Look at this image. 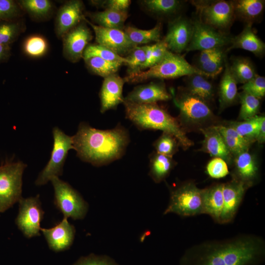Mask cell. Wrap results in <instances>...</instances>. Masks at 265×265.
Wrapping results in <instances>:
<instances>
[{
    "mask_svg": "<svg viewBox=\"0 0 265 265\" xmlns=\"http://www.w3.org/2000/svg\"><path fill=\"white\" fill-rule=\"evenodd\" d=\"M265 260L263 238L243 234L195 244L185 251L179 265H261Z\"/></svg>",
    "mask_w": 265,
    "mask_h": 265,
    "instance_id": "obj_1",
    "label": "cell"
},
{
    "mask_svg": "<svg viewBox=\"0 0 265 265\" xmlns=\"http://www.w3.org/2000/svg\"><path fill=\"white\" fill-rule=\"evenodd\" d=\"M74 150L82 161L99 167L122 158L130 142L129 132L122 125L100 130L81 122L72 136Z\"/></svg>",
    "mask_w": 265,
    "mask_h": 265,
    "instance_id": "obj_2",
    "label": "cell"
},
{
    "mask_svg": "<svg viewBox=\"0 0 265 265\" xmlns=\"http://www.w3.org/2000/svg\"><path fill=\"white\" fill-rule=\"evenodd\" d=\"M126 118L140 130H161L173 135L184 150L193 145L178 119L157 103H123Z\"/></svg>",
    "mask_w": 265,
    "mask_h": 265,
    "instance_id": "obj_3",
    "label": "cell"
},
{
    "mask_svg": "<svg viewBox=\"0 0 265 265\" xmlns=\"http://www.w3.org/2000/svg\"><path fill=\"white\" fill-rule=\"evenodd\" d=\"M193 74H200L208 78L206 74L189 63L181 54L168 51L157 64L147 70L128 74L123 79L125 82L138 83L151 79H172Z\"/></svg>",
    "mask_w": 265,
    "mask_h": 265,
    "instance_id": "obj_4",
    "label": "cell"
},
{
    "mask_svg": "<svg viewBox=\"0 0 265 265\" xmlns=\"http://www.w3.org/2000/svg\"><path fill=\"white\" fill-rule=\"evenodd\" d=\"M173 102L180 112L179 121L183 125L201 127L215 117L208 103L190 94L185 88L171 91Z\"/></svg>",
    "mask_w": 265,
    "mask_h": 265,
    "instance_id": "obj_5",
    "label": "cell"
},
{
    "mask_svg": "<svg viewBox=\"0 0 265 265\" xmlns=\"http://www.w3.org/2000/svg\"><path fill=\"white\" fill-rule=\"evenodd\" d=\"M170 213L183 217L203 214L202 189L192 181L185 182L171 189L169 203L163 214Z\"/></svg>",
    "mask_w": 265,
    "mask_h": 265,
    "instance_id": "obj_6",
    "label": "cell"
},
{
    "mask_svg": "<svg viewBox=\"0 0 265 265\" xmlns=\"http://www.w3.org/2000/svg\"><path fill=\"white\" fill-rule=\"evenodd\" d=\"M27 165L23 161L0 165V212H3L22 198V177Z\"/></svg>",
    "mask_w": 265,
    "mask_h": 265,
    "instance_id": "obj_7",
    "label": "cell"
},
{
    "mask_svg": "<svg viewBox=\"0 0 265 265\" xmlns=\"http://www.w3.org/2000/svg\"><path fill=\"white\" fill-rule=\"evenodd\" d=\"M51 181L54 191V205L64 217L83 219L88 212V204L80 193L58 177L53 178Z\"/></svg>",
    "mask_w": 265,
    "mask_h": 265,
    "instance_id": "obj_8",
    "label": "cell"
},
{
    "mask_svg": "<svg viewBox=\"0 0 265 265\" xmlns=\"http://www.w3.org/2000/svg\"><path fill=\"white\" fill-rule=\"evenodd\" d=\"M53 143L50 159L39 174L35 184L43 186L54 177L61 176L69 151L74 149L72 136L65 134L59 128L53 129Z\"/></svg>",
    "mask_w": 265,
    "mask_h": 265,
    "instance_id": "obj_9",
    "label": "cell"
},
{
    "mask_svg": "<svg viewBox=\"0 0 265 265\" xmlns=\"http://www.w3.org/2000/svg\"><path fill=\"white\" fill-rule=\"evenodd\" d=\"M194 3L199 20L221 32L231 26L235 17L232 1L220 0Z\"/></svg>",
    "mask_w": 265,
    "mask_h": 265,
    "instance_id": "obj_10",
    "label": "cell"
},
{
    "mask_svg": "<svg viewBox=\"0 0 265 265\" xmlns=\"http://www.w3.org/2000/svg\"><path fill=\"white\" fill-rule=\"evenodd\" d=\"M19 203V213L15 220L18 228L27 238L39 236L44 212L39 195L22 198Z\"/></svg>",
    "mask_w": 265,
    "mask_h": 265,
    "instance_id": "obj_11",
    "label": "cell"
},
{
    "mask_svg": "<svg viewBox=\"0 0 265 265\" xmlns=\"http://www.w3.org/2000/svg\"><path fill=\"white\" fill-rule=\"evenodd\" d=\"M231 38L223 32L195 20L192 23V33L190 41L186 51H203L221 48L230 44Z\"/></svg>",
    "mask_w": 265,
    "mask_h": 265,
    "instance_id": "obj_12",
    "label": "cell"
},
{
    "mask_svg": "<svg viewBox=\"0 0 265 265\" xmlns=\"http://www.w3.org/2000/svg\"><path fill=\"white\" fill-rule=\"evenodd\" d=\"M61 39L64 57L71 62L76 63L82 58L83 52L93 39V35L83 19L65 34Z\"/></svg>",
    "mask_w": 265,
    "mask_h": 265,
    "instance_id": "obj_13",
    "label": "cell"
},
{
    "mask_svg": "<svg viewBox=\"0 0 265 265\" xmlns=\"http://www.w3.org/2000/svg\"><path fill=\"white\" fill-rule=\"evenodd\" d=\"M84 20L93 29L96 44L122 56L126 57L137 46L129 39L123 30L103 27L96 25L85 17Z\"/></svg>",
    "mask_w": 265,
    "mask_h": 265,
    "instance_id": "obj_14",
    "label": "cell"
},
{
    "mask_svg": "<svg viewBox=\"0 0 265 265\" xmlns=\"http://www.w3.org/2000/svg\"><path fill=\"white\" fill-rule=\"evenodd\" d=\"M248 188L243 182L233 178L223 184V207L218 223L227 224L234 219Z\"/></svg>",
    "mask_w": 265,
    "mask_h": 265,
    "instance_id": "obj_15",
    "label": "cell"
},
{
    "mask_svg": "<svg viewBox=\"0 0 265 265\" xmlns=\"http://www.w3.org/2000/svg\"><path fill=\"white\" fill-rule=\"evenodd\" d=\"M84 6L80 0H68L61 5L55 18L54 31L58 38L83 21Z\"/></svg>",
    "mask_w": 265,
    "mask_h": 265,
    "instance_id": "obj_16",
    "label": "cell"
},
{
    "mask_svg": "<svg viewBox=\"0 0 265 265\" xmlns=\"http://www.w3.org/2000/svg\"><path fill=\"white\" fill-rule=\"evenodd\" d=\"M192 33V23L185 18L179 17L170 23L163 40L169 51L180 54L187 48Z\"/></svg>",
    "mask_w": 265,
    "mask_h": 265,
    "instance_id": "obj_17",
    "label": "cell"
},
{
    "mask_svg": "<svg viewBox=\"0 0 265 265\" xmlns=\"http://www.w3.org/2000/svg\"><path fill=\"white\" fill-rule=\"evenodd\" d=\"M172 98V95L168 92L164 83L152 81L134 87L124 97V101L138 104H153L167 101Z\"/></svg>",
    "mask_w": 265,
    "mask_h": 265,
    "instance_id": "obj_18",
    "label": "cell"
},
{
    "mask_svg": "<svg viewBox=\"0 0 265 265\" xmlns=\"http://www.w3.org/2000/svg\"><path fill=\"white\" fill-rule=\"evenodd\" d=\"M49 248L54 252H61L68 249L72 245L76 233L74 226L70 223L67 218L53 228H41Z\"/></svg>",
    "mask_w": 265,
    "mask_h": 265,
    "instance_id": "obj_19",
    "label": "cell"
},
{
    "mask_svg": "<svg viewBox=\"0 0 265 265\" xmlns=\"http://www.w3.org/2000/svg\"><path fill=\"white\" fill-rule=\"evenodd\" d=\"M123 78L117 74L105 78L99 93L100 99V112L102 113L117 108L123 104Z\"/></svg>",
    "mask_w": 265,
    "mask_h": 265,
    "instance_id": "obj_20",
    "label": "cell"
},
{
    "mask_svg": "<svg viewBox=\"0 0 265 265\" xmlns=\"http://www.w3.org/2000/svg\"><path fill=\"white\" fill-rule=\"evenodd\" d=\"M235 169L232 178L240 181L249 187L255 183L258 176V167L253 156L248 151L235 156Z\"/></svg>",
    "mask_w": 265,
    "mask_h": 265,
    "instance_id": "obj_21",
    "label": "cell"
},
{
    "mask_svg": "<svg viewBox=\"0 0 265 265\" xmlns=\"http://www.w3.org/2000/svg\"><path fill=\"white\" fill-rule=\"evenodd\" d=\"M199 130L204 136L202 150L212 156L220 158L226 162H230L232 155L214 126H209Z\"/></svg>",
    "mask_w": 265,
    "mask_h": 265,
    "instance_id": "obj_22",
    "label": "cell"
},
{
    "mask_svg": "<svg viewBox=\"0 0 265 265\" xmlns=\"http://www.w3.org/2000/svg\"><path fill=\"white\" fill-rule=\"evenodd\" d=\"M223 184H215L202 189L203 214H207L218 223L223 207Z\"/></svg>",
    "mask_w": 265,
    "mask_h": 265,
    "instance_id": "obj_23",
    "label": "cell"
},
{
    "mask_svg": "<svg viewBox=\"0 0 265 265\" xmlns=\"http://www.w3.org/2000/svg\"><path fill=\"white\" fill-rule=\"evenodd\" d=\"M230 44L227 51L241 49L249 51L257 56H261L265 52V43L254 32L252 24L250 23L246 24L240 33L231 38Z\"/></svg>",
    "mask_w": 265,
    "mask_h": 265,
    "instance_id": "obj_24",
    "label": "cell"
},
{
    "mask_svg": "<svg viewBox=\"0 0 265 265\" xmlns=\"http://www.w3.org/2000/svg\"><path fill=\"white\" fill-rule=\"evenodd\" d=\"M225 61V70L219 86V106L221 109L232 106L238 98V83L231 73L228 63Z\"/></svg>",
    "mask_w": 265,
    "mask_h": 265,
    "instance_id": "obj_25",
    "label": "cell"
},
{
    "mask_svg": "<svg viewBox=\"0 0 265 265\" xmlns=\"http://www.w3.org/2000/svg\"><path fill=\"white\" fill-rule=\"evenodd\" d=\"M93 24L109 28L123 30L125 23L128 17V11L105 9L102 11L86 13ZM92 23V22H91Z\"/></svg>",
    "mask_w": 265,
    "mask_h": 265,
    "instance_id": "obj_26",
    "label": "cell"
},
{
    "mask_svg": "<svg viewBox=\"0 0 265 265\" xmlns=\"http://www.w3.org/2000/svg\"><path fill=\"white\" fill-rule=\"evenodd\" d=\"M221 134L232 155L236 156L248 151L254 142L239 134L232 127L228 125H214Z\"/></svg>",
    "mask_w": 265,
    "mask_h": 265,
    "instance_id": "obj_27",
    "label": "cell"
},
{
    "mask_svg": "<svg viewBox=\"0 0 265 265\" xmlns=\"http://www.w3.org/2000/svg\"><path fill=\"white\" fill-rule=\"evenodd\" d=\"M149 175L156 183L164 181L170 174L176 162L172 157L152 153L149 157Z\"/></svg>",
    "mask_w": 265,
    "mask_h": 265,
    "instance_id": "obj_28",
    "label": "cell"
},
{
    "mask_svg": "<svg viewBox=\"0 0 265 265\" xmlns=\"http://www.w3.org/2000/svg\"><path fill=\"white\" fill-rule=\"evenodd\" d=\"M24 13H26L34 21L49 19L54 12L53 3L49 0H17Z\"/></svg>",
    "mask_w": 265,
    "mask_h": 265,
    "instance_id": "obj_29",
    "label": "cell"
},
{
    "mask_svg": "<svg viewBox=\"0 0 265 265\" xmlns=\"http://www.w3.org/2000/svg\"><path fill=\"white\" fill-rule=\"evenodd\" d=\"M185 89L190 94L208 103L214 97L213 85L208 77L204 75L193 74L187 76L186 88Z\"/></svg>",
    "mask_w": 265,
    "mask_h": 265,
    "instance_id": "obj_30",
    "label": "cell"
},
{
    "mask_svg": "<svg viewBox=\"0 0 265 265\" xmlns=\"http://www.w3.org/2000/svg\"><path fill=\"white\" fill-rule=\"evenodd\" d=\"M235 16L252 24L263 13L265 8V0H238L232 1Z\"/></svg>",
    "mask_w": 265,
    "mask_h": 265,
    "instance_id": "obj_31",
    "label": "cell"
},
{
    "mask_svg": "<svg viewBox=\"0 0 265 265\" xmlns=\"http://www.w3.org/2000/svg\"><path fill=\"white\" fill-rule=\"evenodd\" d=\"M124 31L135 45L146 44L160 40L161 25L157 24L149 29H139L132 26H125Z\"/></svg>",
    "mask_w": 265,
    "mask_h": 265,
    "instance_id": "obj_32",
    "label": "cell"
},
{
    "mask_svg": "<svg viewBox=\"0 0 265 265\" xmlns=\"http://www.w3.org/2000/svg\"><path fill=\"white\" fill-rule=\"evenodd\" d=\"M230 69L237 83L244 84L254 78L256 74L250 60L243 57L233 59Z\"/></svg>",
    "mask_w": 265,
    "mask_h": 265,
    "instance_id": "obj_33",
    "label": "cell"
},
{
    "mask_svg": "<svg viewBox=\"0 0 265 265\" xmlns=\"http://www.w3.org/2000/svg\"><path fill=\"white\" fill-rule=\"evenodd\" d=\"M26 28L22 18L10 21H0V44L11 45Z\"/></svg>",
    "mask_w": 265,
    "mask_h": 265,
    "instance_id": "obj_34",
    "label": "cell"
},
{
    "mask_svg": "<svg viewBox=\"0 0 265 265\" xmlns=\"http://www.w3.org/2000/svg\"><path fill=\"white\" fill-rule=\"evenodd\" d=\"M85 66L91 73L104 78L116 74L123 65L118 62L108 61L96 56L83 59Z\"/></svg>",
    "mask_w": 265,
    "mask_h": 265,
    "instance_id": "obj_35",
    "label": "cell"
},
{
    "mask_svg": "<svg viewBox=\"0 0 265 265\" xmlns=\"http://www.w3.org/2000/svg\"><path fill=\"white\" fill-rule=\"evenodd\" d=\"M22 49L24 53L32 58L45 55L49 50V43L43 36L35 34L27 37L24 41Z\"/></svg>",
    "mask_w": 265,
    "mask_h": 265,
    "instance_id": "obj_36",
    "label": "cell"
},
{
    "mask_svg": "<svg viewBox=\"0 0 265 265\" xmlns=\"http://www.w3.org/2000/svg\"><path fill=\"white\" fill-rule=\"evenodd\" d=\"M140 2L149 12L161 16L174 14L182 6V1L177 0H144Z\"/></svg>",
    "mask_w": 265,
    "mask_h": 265,
    "instance_id": "obj_37",
    "label": "cell"
},
{
    "mask_svg": "<svg viewBox=\"0 0 265 265\" xmlns=\"http://www.w3.org/2000/svg\"><path fill=\"white\" fill-rule=\"evenodd\" d=\"M93 56L98 57L108 61L120 63L126 65L129 63L125 57L97 44H88L83 52L82 58L85 59Z\"/></svg>",
    "mask_w": 265,
    "mask_h": 265,
    "instance_id": "obj_38",
    "label": "cell"
},
{
    "mask_svg": "<svg viewBox=\"0 0 265 265\" xmlns=\"http://www.w3.org/2000/svg\"><path fill=\"white\" fill-rule=\"evenodd\" d=\"M262 117L256 115L242 121L231 122L228 125L241 136L254 142Z\"/></svg>",
    "mask_w": 265,
    "mask_h": 265,
    "instance_id": "obj_39",
    "label": "cell"
},
{
    "mask_svg": "<svg viewBox=\"0 0 265 265\" xmlns=\"http://www.w3.org/2000/svg\"><path fill=\"white\" fill-rule=\"evenodd\" d=\"M241 106L238 117L245 120L257 115L260 107V99L244 91L238 94Z\"/></svg>",
    "mask_w": 265,
    "mask_h": 265,
    "instance_id": "obj_40",
    "label": "cell"
},
{
    "mask_svg": "<svg viewBox=\"0 0 265 265\" xmlns=\"http://www.w3.org/2000/svg\"><path fill=\"white\" fill-rule=\"evenodd\" d=\"M179 146L176 138L171 134L165 132H163L153 143L156 152L170 157H172L178 151Z\"/></svg>",
    "mask_w": 265,
    "mask_h": 265,
    "instance_id": "obj_41",
    "label": "cell"
},
{
    "mask_svg": "<svg viewBox=\"0 0 265 265\" xmlns=\"http://www.w3.org/2000/svg\"><path fill=\"white\" fill-rule=\"evenodd\" d=\"M24 14L17 0H0V21L17 20L22 18Z\"/></svg>",
    "mask_w": 265,
    "mask_h": 265,
    "instance_id": "obj_42",
    "label": "cell"
},
{
    "mask_svg": "<svg viewBox=\"0 0 265 265\" xmlns=\"http://www.w3.org/2000/svg\"><path fill=\"white\" fill-rule=\"evenodd\" d=\"M128 61V74L141 71L142 67L146 59L145 45L136 46L130 53L125 57Z\"/></svg>",
    "mask_w": 265,
    "mask_h": 265,
    "instance_id": "obj_43",
    "label": "cell"
},
{
    "mask_svg": "<svg viewBox=\"0 0 265 265\" xmlns=\"http://www.w3.org/2000/svg\"><path fill=\"white\" fill-rule=\"evenodd\" d=\"M224 60L222 52L207 62L199 65L197 68L206 74L208 78H214L222 71Z\"/></svg>",
    "mask_w": 265,
    "mask_h": 265,
    "instance_id": "obj_44",
    "label": "cell"
},
{
    "mask_svg": "<svg viewBox=\"0 0 265 265\" xmlns=\"http://www.w3.org/2000/svg\"><path fill=\"white\" fill-rule=\"evenodd\" d=\"M242 91L259 99L265 95V78L258 74L252 80L243 84Z\"/></svg>",
    "mask_w": 265,
    "mask_h": 265,
    "instance_id": "obj_45",
    "label": "cell"
},
{
    "mask_svg": "<svg viewBox=\"0 0 265 265\" xmlns=\"http://www.w3.org/2000/svg\"><path fill=\"white\" fill-rule=\"evenodd\" d=\"M206 171L209 176L214 179L225 177L229 173L226 161L218 157H214L208 162Z\"/></svg>",
    "mask_w": 265,
    "mask_h": 265,
    "instance_id": "obj_46",
    "label": "cell"
},
{
    "mask_svg": "<svg viewBox=\"0 0 265 265\" xmlns=\"http://www.w3.org/2000/svg\"><path fill=\"white\" fill-rule=\"evenodd\" d=\"M72 265H120L113 259L106 255L90 254L81 257Z\"/></svg>",
    "mask_w": 265,
    "mask_h": 265,
    "instance_id": "obj_47",
    "label": "cell"
},
{
    "mask_svg": "<svg viewBox=\"0 0 265 265\" xmlns=\"http://www.w3.org/2000/svg\"><path fill=\"white\" fill-rule=\"evenodd\" d=\"M89 2L93 6L105 9H111L119 11H127L131 3L130 0H92Z\"/></svg>",
    "mask_w": 265,
    "mask_h": 265,
    "instance_id": "obj_48",
    "label": "cell"
},
{
    "mask_svg": "<svg viewBox=\"0 0 265 265\" xmlns=\"http://www.w3.org/2000/svg\"><path fill=\"white\" fill-rule=\"evenodd\" d=\"M168 51L163 39L153 44L151 53V67L161 60Z\"/></svg>",
    "mask_w": 265,
    "mask_h": 265,
    "instance_id": "obj_49",
    "label": "cell"
},
{
    "mask_svg": "<svg viewBox=\"0 0 265 265\" xmlns=\"http://www.w3.org/2000/svg\"><path fill=\"white\" fill-rule=\"evenodd\" d=\"M222 52L221 48H214L201 51L198 58V65L207 62Z\"/></svg>",
    "mask_w": 265,
    "mask_h": 265,
    "instance_id": "obj_50",
    "label": "cell"
},
{
    "mask_svg": "<svg viewBox=\"0 0 265 265\" xmlns=\"http://www.w3.org/2000/svg\"><path fill=\"white\" fill-rule=\"evenodd\" d=\"M11 55L10 46L0 44V63L8 61Z\"/></svg>",
    "mask_w": 265,
    "mask_h": 265,
    "instance_id": "obj_51",
    "label": "cell"
},
{
    "mask_svg": "<svg viewBox=\"0 0 265 265\" xmlns=\"http://www.w3.org/2000/svg\"><path fill=\"white\" fill-rule=\"evenodd\" d=\"M255 141L259 143H263L265 141V117L263 116L260 127L257 132Z\"/></svg>",
    "mask_w": 265,
    "mask_h": 265,
    "instance_id": "obj_52",
    "label": "cell"
}]
</instances>
